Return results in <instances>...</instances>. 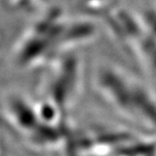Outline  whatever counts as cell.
<instances>
[{"label":"cell","instance_id":"cell-1","mask_svg":"<svg viewBox=\"0 0 156 156\" xmlns=\"http://www.w3.org/2000/svg\"><path fill=\"white\" fill-rule=\"evenodd\" d=\"M96 27L87 17L50 8L27 27L15 44V64L23 68L45 66L74 52L95 36Z\"/></svg>","mask_w":156,"mask_h":156},{"label":"cell","instance_id":"cell-2","mask_svg":"<svg viewBox=\"0 0 156 156\" xmlns=\"http://www.w3.org/2000/svg\"><path fill=\"white\" fill-rule=\"evenodd\" d=\"M94 83L105 101L125 115L136 117L156 112V99L145 83L114 63L101 64L95 69Z\"/></svg>","mask_w":156,"mask_h":156}]
</instances>
